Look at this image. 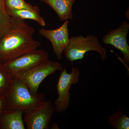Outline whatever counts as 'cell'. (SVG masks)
Instances as JSON below:
<instances>
[{"mask_svg":"<svg viewBox=\"0 0 129 129\" xmlns=\"http://www.w3.org/2000/svg\"><path fill=\"white\" fill-rule=\"evenodd\" d=\"M63 69L61 63L48 60L30 69L16 74L14 77L22 81L31 94L36 96L40 85L46 77L56 71L61 72Z\"/></svg>","mask_w":129,"mask_h":129,"instance_id":"obj_4","label":"cell"},{"mask_svg":"<svg viewBox=\"0 0 129 129\" xmlns=\"http://www.w3.org/2000/svg\"><path fill=\"white\" fill-rule=\"evenodd\" d=\"M6 103V98L0 96V116L3 110L5 108Z\"/></svg>","mask_w":129,"mask_h":129,"instance_id":"obj_17","label":"cell"},{"mask_svg":"<svg viewBox=\"0 0 129 129\" xmlns=\"http://www.w3.org/2000/svg\"><path fill=\"white\" fill-rule=\"evenodd\" d=\"M12 18L10 30L0 40V62L2 63L36 50L41 45L33 39L34 28L24 20Z\"/></svg>","mask_w":129,"mask_h":129,"instance_id":"obj_1","label":"cell"},{"mask_svg":"<svg viewBox=\"0 0 129 129\" xmlns=\"http://www.w3.org/2000/svg\"><path fill=\"white\" fill-rule=\"evenodd\" d=\"M12 22V17L7 12L5 0H0V40L9 32Z\"/></svg>","mask_w":129,"mask_h":129,"instance_id":"obj_15","label":"cell"},{"mask_svg":"<svg viewBox=\"0 0 129 129\" xmlns=\"http://www.w3.org/2000/svg\"><path fill=\"white\" fill-rule=\"evenodd\" d=\"M51 8L60 22L71 20L73 17L72 8L77 0H40Z\"/></svg>","mask_w":129,"mask_h":129,"instance_id":"obj_10","label":"cell"},{"mask_svg":"<svg viewBox=\"0 0 129 129\" xmlns=\"http://www.w3.org/2000/svg\"><path fill=\"white\" fill-rule=\"evenodd\" d=\"M48 57L46 51L37 49L3 64L5 69L14 77L16 74L30 69L48 60Z\"/></svg>","mask_w":129,"mask_h":129,"instance_id":"obj_7","label":"cell"},{"mask_svg":"<svg viewBox=\"0 0 129 129\" xmlns=\"http://www.w3.org/2000/svg\"><path fill=\"white\" fill-rule=\"evenodd\" d=\"M54 111L50 100H45L35 108L24 113L23 120L27 129H49Z\"/></svg>","mask_w":129,"mask_h":129,"instance_id":"obj_6","label":"cell"},{"mask_svg":"<svg viewBox=\"0 0 129 129\" xmlns=\"http://www.w3.org/2000/svg\"><path fill=\"white\" fill-rule=\"evenodd\" d=\"M69 21L66 20L59 27L53 29L42 28L39 29L40 34L50 42L52 49L57 59H62L63 51L70 41L68 25Z\"/></svg>","mask_w":129,"mask_h":129,"instance_id":"obj_8","label":"cell"},{"mask_svg":"<svg viewBox=\"0 0 129 129\" xmlns=\"http://www.w3.org/2000/svg\"><path fill=\"white\" fill-rule=\"evenodd\" d=\"M108 121L113 128L115 129H129V118L125 112L122 110L107 117Z\"/></svg>","mask_w":129,"mask_h":129,"instance_id":"obj_14","label":"cell"},{"mask_svg":"<svg viewBox=\"0 0 129 129\" xmlns=\"http://www.w3.org/2000/svg\"><path fill=\"white\" fill-rule=\"evenodd\" d=\"M53 126H54V127H51V128H52L56 129V128H58V129L59 128H58V126H57V125L56 124V123H54V124H53Z\"/></svg>","mask_w":129,"mask_h":129,"instance_id":"obj_18","label":"cell"},{"mask_svg":"<svg viewBox=\"0 0 129 129\" xmlns=\"http://www.w3.org/2000/svg\"><path fill=\"white\" fill-rule=\"evenodd\" d=\"M6 9H29L35 11H40L39 7L32 6L25 2L24 0H5Z\"/></svg>","mask_w":129,"mask_h":129,"instance_id":"obj_16","label":"cell"},{"mask_svg":"<svg viewBox=\"0 0 129 129\" xmlns=\"http://www.w3.org/2000/svg\"><path fill=\"white\" fill-rule=\"evenodd\" d=\"M89 51L98 52L103 60L107 58V49L102 45L97 36L91 35L86 37L82 35L72 36L63 52L67 60L73 62L83 59Z\"/></svg>","mask_w":129,"mask_h":129,"instance_id":"obj_3","label":"cell"},{"mask_svg":"<svg viewBox=\"0 0 129 129\" xmlns=\"http://www.w3.org/2000/svg\"><path fill=\"white\" fill-rule=\"evenodd\" d=\"M45 95L38 93L35 96L20 80L14 78L13 87L6 98V109H19L25 113L35 108L45 101Z\"/></svg>","mask_w":129,"mask_h":129,"instance_id":"obj_2","label":"cell"},{"mask_svg":"<svg viewBox=\"0 0 129 129\" xmlns=\"http://www.w3.org/2000/svg\"><path fill=\"white\" fill-rule=\"evenodd\" d=\"M129 30V23L124 21L117 28L110 30L102 39L104 44L111 45L121 52L127 66L129 63V46L127 40Z\"/></svg>","mask_w":129,"mask_h":129,"instance_id":"obj_9","label":"cell"},{"mask_svg":"<svg viewBox=\"0 0 129 129\" xmlns=\"http://www.w3.org/2000/svg\"><path fill=\"white\" fill-rule=\"evenodd\" d=\"M14 77L5 69L0 62V96L7 98L13 87Z\"/></svg>","mask_w":129,"mask_h":129,"instance_id":"obj_13","label":"cell"},{"mask_svg":"<svg viewBox=\"0 0 129 129\" xmlns=\"http://www.w3.org/2000/svg\"><path fill=\"white\" fill-rule=\"evenodd\" d=\"M8 14L10 17L21 20L30 19L34 20L40 26L45 27L46 22L42 17L40 11H35L29 9H6Z\"/></svg>","mask_w":129,"mask_h":129,"instance_id":"obj_12","label":"cell"},{"mask_svg":"<svg viewBox=\"0 0 129 129\" xmlns=\"http://www.w3.org/2000/svg\"><path fill=\"white\" fill-rule=\"evenodd\" d=\"M23 111L19 109H6L1 119V126L5 129H25L23 115Z\"/></svg>","mask_w":129,"mask_h":129,"instance_id":"obj_11","label":"cell"},{"mask_svg":"<svg viewBox=\"0 0 129 129\" xmlns=\"http://www.w3.org/2000/svg\"><path fill=\"white\" fill-rule=\"evenodd\" d=\"M80 75L79 69L73 66L71 73L67 72L66 68L61 71L57 85L58 96L54 102L55 110L57 112H63L68 108L71 99L70 90L72 85L78 83Z\"/></svg>","mask_w":129,"mask_h":129,"instance_id":"obj_5","label":"cell"}]
</instances>
